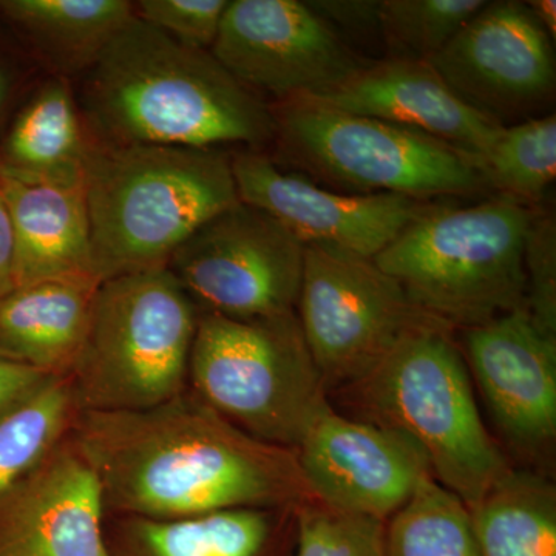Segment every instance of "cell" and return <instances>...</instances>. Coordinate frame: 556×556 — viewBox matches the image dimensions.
Listing matches in <instances>:
<instances>
[{"instance_id":"26","label":"cell","mask_w":556,"mask_h":556,"mask_svg":"<svg viewBox=\"0 0 556 556\" xmlns=\"http://www.w3.org/2000/svg\"><path fill=\"white\" fill-rule=\"evenodd\" d=\"M490 189L536 207L556 177L554 113L503 127L481 160Z\"/></svg>"},{"instance_id":"17","label":"cell","mask_w":556,"mask_h":556,"mask_svg":"<svg viewBox=\"0 0 556 556\" xmlns=\"http://www.w3.org/2000/svg\"><path fill=\"white\" fill-rule=\"evenodd\" d=\"M308 100L422 131L470 153L479 164L504 127L460 100L428 61L387 58Z\"/></svg>"},{"instance_id":"32","label":"cell","mask_w":556,"mask_h":556,"mask_svg":"<svg viewBox=\"0 0 556 556\" xmlns=\"http://www.w3.org/2000/svg\"><path fill=\"white\" fill-rule=\"evenodd\" d=\"M46 378L42 372L0 354V408Z\"/></svg>"},{"instance_id":"9","label":"cell","mask_w":556,"mask_h":556,"mask_svg":"<svg viewBox=\"0 0 556 556\" xmlns=\"http://www.w3.org/2000/svg\"><path fill=\"white\" fill-rule=\"evenodd\" d=\"M295 313L328 397L367 379L413 332L445 325L372 260L314 247H305Z\"/></svg>"},{"instance_id":"11","label":"cell","mask_w":556,"mask_h":556,"mask_svg":"<svg viewBox=\"0 0 556 556\" xmlns=\"http://www.w3.org/2000/svg\"><path fill=\"white\" fill-rule=\"evenodd\" d=\"M211 53L241 86L274 104L321 97L367 65L299 0L229 2Z\"/></svg>"},{"instance_id":"3","label":"cell","mask_w":556,"mask_h":556,"mask_svg":"<svg viewBox=\"0 0 556 556\" xmlns=\"http://www.w3.org/2000/svg\"><path fill=\"white\" fill-rule=\"evenodd\" d=\"M84 190L100 283L167 268L200 226L241 203L230 156L217 149L94 141Z\"/></svg>"},{"instance_id":"1","label":"cell","mask_w":556,"mask_h":556,"mask_svg":"<svg viewBox=\"0 0 556 556\" xmlns=\"http://www.w3.org/2000/svg\"><path fill=\"white\" fill-rule=\"evenodd\" d=\"M70 438L116 517L172 521L314 497L295 450L244 433L189 388L141 412H79Z\"/></svg>"},{"instance_id":"19","label":"cell","mask_w":556,"mask_h":556,"mask_svg":"<svg viewBox=\"0 0 556 556\" xmlns=\"http://www.w3.org/2000/svg\"><path fill=\"white\" fill-rule=\"evenodd\" d=\"M14 230V288L62 277H93L84 185L30 182L0 174Z\"/></svg>"},{"instance_id":"4","label":"cell","mask_w":556,"mask_h":556,"mask_svg":"<svg viewBox=\"0 0 556 556\" xmlns=\"http://www.w3.org/2000/svg\"><path fill=\"white\" fill-rule=\"evenodd\" d=\"M452 331L431 325L413 332L367 379L331 396L350 417L412 438L434 481L473 506L511 466L482 420Z\"/></svg>"},{"instance_id":"22","label":"cell","mask_w":556,"mask_h":556,"mask_svg":"<svg viewBox=\"0 0 556 556\" xmlns=\"http://www.w3.org/2000/svg\"><path fill=\"white\" fill-rule=\"evenodd\" d=\"M134 17L126 0H0V25L65 79L86 73Z\"/></svg>"},{"instance_id":"8","label":"cell","mask_w":556,"mask_h":556,"mask_svg":"<svg viewBox=\"0 0 556 556\" xmlns=\"http://www.w3.org/2000/svg\"><path fill=\"white\" fill-rule=\"evenodd\" d=\"M188 388L244 433L291 450L331 407L295 311L248 320L200 314Z\"/></svg>"},{"instance_id":"20","label":"cell","mask_w":556,"mask_h":556,"mask_svg":"<svg viewBox=\"0 0 556 556\" xmlns=\"http://www.w3.org/2000/svg\"><path fill=\"white\" fill-rule=\"evenodd\" d=\"M100 285L62 277L11 289L0 298V354L46 376H68Z\"/></svg>"},{"instance_id":"5","label":"cell","mask_w":556,"mask_h":556,"mask_svg":"<svg viewBox=\"0 0 556 556\" xmlns=\"http://www.w3.org/2000/svg\"><path fill=\"white\" fill-rule=\"evenodd\" d=\"M536 207L497 195L477 206H434L402 230L376 266L417 308L452 329L529 309L525 247Z\"/></svg>"},{"instance_id":"31","label":"cell","mask_w":556,"mask_h":556,"mask_svg":"<svg viewBox=\"0 0 556 556\" xmlns=\"http://www.w3.org/2000/svg\"><path fill=\"white\" fill-rule=\"evenodd\" d=\"M306 3L328 24H339L353 30L378 28L379 2L376 0H317Z\"/></svg>"},{"instance_id":"18","label":"cell","mask_w":556,"mask_h":556,"mask_svg":"<svg viewBox=\"0 0 556 556\" xmlns=\"http://www.w3.org/2000/svg\"><path fill=\"white\" fill-rule=\"evenodd\" d=\"M295 508H236L172 521L116 517L105 536L113 556H291Z\"/></svg>"},{"instance_id":"14","label":"cell","mask_w":556,"mask_h":556,"mask_svg":"<svg viewBox=\"0 0 556 556\" xmlns=\"http://www.w3.org/2000/svg\"><path fill=\"white\" fill-rule=\"evenodd\" d=\"M303 477L320 503L388 521L433 478L430 460L394 428L325 409L295 448Z\"/></svg>"},{"instance_id":"16","label":"cell","mask_w":556,"mask_h":556,"mask_svg":"<svg viewBox=\"0 0 556 556\" xmlns=\"http://www.w3.org/2000/svg\"><path fill=\"white\" fill-rule=\"evenodd\" d=\"M104 496L70 434L0 497V556H113Z\"/></svg>"},{"instance_id":"25","label":"cell","mask_w":556,"mask_h":556,"mask_svg":"<svg viewBox=\"0 0 556 556\" xmlns=\"http://www.w3.org/2000/svg\"><path fill=\"white\" fill-rule=\"evenodd\" d=\"M387 556H481L464 501L428 479L388 519Z\"/></svg>"},{"instance_id":"21","label":"cell","mask_w":556,"mask_h":556,"mask_svg":"<svg viewBox=\"0 0 556 556\" xmlns=\"http://www.w3.org/2000/svg\"><path fill=\"white\" fill-rule=\"evenodd\" d=\"M93 144L68 79L53 76L3 130L0 174L22 181L84 185Z\"/></svg>"},{"instance_id":"29","label":"cell","mask_w":556,"mask_h":556,"mask_svg":"<svg viewBox=\"0 0 556 556\" xmlns=\"http://www.w3.org/2000/svg\"><path fill=\"white\" fill-rule=\"evenodd\" d=\"M525 268L530 316L556 338V225L554 215L538 207L527 230Z\"/></svg>"},{"instance_id":"13","label":"cell","mask_w":556,"mask_h":556,"mask_svg":"<svg viewBox=\"0 0 556 556\" xmlns=\"http://www.w3.org/2000/svg\"><path fill=\"white\" fill-rule=\"evenodd\" d=\"M241 203L277 219L303 244L372 260L420 215L437 206L396 193L357 195L324 188L283 169L258 150L230 156Z\"/></svg>"},{"instance_id":"28","label":"cell","mask_w":556,"mask_h":556,"mask_svg":"<svg viewBox=\"0 0 556 556\" xmlns=\"http://www.w3.org/2000/svg\"><path fill=\"white\" fill-rule=\"evenodd\" d=\"M291 556H387V521L338 510L313 497L295 508Z\"/></svg>"},{"instance_id":"6","label":"cell","mask_w":556,"mask_h":556,"mask_svg":"<svg viewBox=\"0 0 556 556\" xmlns=\"http://www.w3.org/2000/svg\"><path fill=\"white\" fill-rule=\"evenodd\" d=\"M199 318L167 268L102 281L68 375L79 412H141L188 390Z\"/></svg>"},{"instance_id":"12","label":"cell","mask_w":556,"mask_h":556,"mask_svg":"<svg viewBox=\"0 0 556 556\" xmlns=\"http://www.w3.org/2000/svg\"><path fill=\"white\" fill-rule=\"evenodd\" d=\"M430 62L460 100L504 127L554 101V47L526 2H486Z\"/></svg>"},{"instance_id":"27","label":"cell","mask_w":556,"mask_h":556,"mask_svg":"<svg viewBox=\"0 0 556 556\" xmlns=\"http://www.w3.org/2000/svg\"><path fill=\"white\" fill-rule=\"evenodd\" d=\"M485 0H379L378 30L390 60L428 61L455 38Z\"/></svg>"},{"instance_id":"33","label":"cell","mask_w":556,"mask_h":556,"mask_svg":"<svg viewBox=\"0 0 556 556\" xmlns=\"http://www.w3.org/2000/svg\"><path fill=\"white\" fill-rule=\"evenodd\" d=\"M14 289V230L5 197L0 190V298Z\"/></svg>"},{"instance_id":"30","label":"cell","mask_w":556,"mask_h":556,"mask_svg":"<svg viewBox=\"0 0 556 556\" xmlns=\"http://www.w3.org/2000/svg\"><path fill=\"white\" fill-rule=\"evenodd\" d=\"M228 0H141L135 16L190 49L211 51Z\"/></svg>"},{"instance_id":"35","label":"cell","mask_w":556,"mask_h":556,"mask_svg":"<svg viewBox=\"0 0 556 556\" xmlns=\"http://www.w3.org/2000/svg\"><path fill=\"white\" fill-rule=\"evenodd\" d=\"M536 21L543 25L548 36L555 38L556 35V2L555 0H532L526 2Z\"/></svg>"},{"instance_id":"10","label":"cell","mask_w":556,"mask_h":556,"mask_svg":"<svg viewBox=\"0 0 556 556\" xmlns=\"http://www.w3.org/2000/svg\"><path fill=\"white\" fill-rule=\"evenodd\" d=\"M167 269L200 314L278 316L298 308L305 247L266 212L239 203L200 226Z\"/></svg>"},{"instance_id":"24","label":"cell","mask_w":556,"mask_h":556,"mask_svg":"<svg viewBox=\"0 0 556 556\" xmlns=\"http://www.w3.org/2000/svg\"><path fill=\"white\" fill-rule=\"evenodd\" d=\"M78 413L68 376H46L0 408V497L68 437Z\"/></svg>"},{"instance_id":"2","label":"cell","mask_w":556,"mask_h":556,"mask_svg":"<svg viewBox=\"0 0 556 556\" xmlns=\"http://www.w3.org/2000/svg\"><path fill=\"white\" fill-rule=\"evenodd\" d=\"M84 121L100 144L217 149L273 142V110L207 50L134 17L86 72Z\"/></svg>"},{"instance_id":"15","label":"cell","mask_w":556,"mask_h":556,"mask_svg":"<svg viewBox=\"0 0 556 556\" xmlns=\"http://www.w3.org/2000/svg\"><path fill=\"white\" fill-rule=\"evenodd\" d=\"M473 372L496 426L530 460L548 456L556 439V338L541 331L529 309L464 329Z\"/></svg>"},{"instance_id":"34","label":"cell","mask_w":556,"mask_h":556,"mask_svg":"<svg viewBox=\"0 0 556 556\" xmlns=\"http://www.w3.org/2000/svg\"><path fill=\"white\" fill-rule=\"evenodd\" d=\"M17 79L16 65L3 51H0V121L5 116L11 102H13L14 93H16Z\"/></svg>"},{"instance_id":"7","label":"cell","mask_w":556,"mask_h":556,"mask_svg":"<svg viewBox=\"0 0 556 556\" xmlns=\"http://www.w3.org/2000/svg\"><path fill=\"white\" fill-rule=\"evenodd\" d=\"M270 110L276 121L273 160L324 188L428 201L490 189L475 156L422 131L308 98L280 102Z\"/></svg>"},{"instance_id":"23","label":"cell","mask_w":556,"mask_h":556,"mask_svg":"<svg viewBox=\"0 0 556 556\" xmlns=\"http://www.w3.org/2000/svg\"><path fill=\"white\" fill-rule=\"evenodd\" d=\"M467 508L481 556H556V490L538 471L511 467Z\"/></svg>"}]
</instances>
